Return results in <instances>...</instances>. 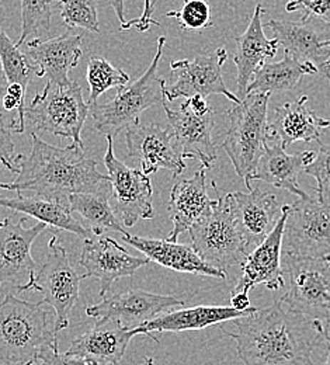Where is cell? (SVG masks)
Here are the masks:
<instances>
[{
	"mask_svg": "<svg viewBox=\"0 0 330 365\" xmlns=\"http://www.w3.org/2000/svg\"><path fill=\"white\" fill-rule=\"evenodd\" d=\"M289 205H283V214L273 230L242 262V275L232 292H249L257 285L277 292L285 287L283 272V237Z\"/></svg>",
	"mask_w": 330,
	"mask_h": 365,
	"instance_id": "cell-15",
	"label": "cell"
},
{
	"mask_svg": "<svg viewBox=\"0 0 330 365\" xmlns=\"http://www.w3.org/2000/svg\"><path fill=\"white\" fill-rule=\"evenodd\" d=\"M257 308H252L246 312L236 311L232 307H194V308H183L177 311H167L160 314L141 326L133 329L134 336L145 334L158 341L153 336L155 333H179L186 330H201L214 324H220L224 322H232L256 312Z\"/></svg>",
	"mask_w": 330,
	"mask_h": 365,
	"instance_id": "cell-27",
	"label": "cell"
},
{
	"mask_svg": "<svg viewBox=\"0 0 330 365\" xmlns=\"http://www.w3.org/2000/svg\"><path fill=\"white\" fill-rule=\"evenodd\" d=\"M308 96H301L295 101L285 103L274 110V117L267 121L266 138L287 149L297 140H319L322 131L330 127V120L316 115L306 106Z\"/></svg>",
	"mask_w": 330,
	"mask_h": 365,
	"instance_id": "cell-22",
	"label": "cell"
},
{
	"mask_svg": "<svg viewBox=\"0 0 330 365\" xmlns=\"http://www.w3.org/2000/svg\"><path fill=\"white\" fill-rule=\"evenodd\" d=\"M133 337V330L115 320H97L92 329L73 339L66 354L85 357L98 365H120Z\"/></svg>",
	"mask_w": 330,
	"mask_h": 365,
	"instance_id": "cell-26",
	"label": "cell"
},
{
	"mask_svg": "<svg viewBox=\"0 0 330 365\" xmlns=\"http://www.w3.org/2000/svg\"><path fill=\"white\" fill-rule=\"evenodd\" d=\"M123 240L130 246L135 247L145 255L149 262L158 263L162 267L179 272V273L195 274L204 277H214L225 279L227 273L218 270L204 262L201 256L187 245H180L177 242L162 240V239H148L131 233L121 235Z\"/></svg>",
	"mask_w": 330,
	"mask_h": 365,
	"instance_id": "cell-24",
	"label": "cell"
},
{
	"mask_svg": "<svg viewBox=\"0 0 330 365\" xmlns=\"http://www.w3.org/2000/svg\"><path fill=\"white\" fill-rule=\"evenodd\" d=\"M33 364V363H29V364H26V365H31Z\"/></svg>",
	"mask_w": 330,
	"mask_h": 365,
	"instance_id": "cell-50",
	"label": "cell"
},
{
	"mask_svg": "<svg viewBox=\"0 0 330 365\" xmlns=\"http://www.w3.org/2000/svg\"><path fill=\"white\" fill-rule=\"evenodd\" d=\"M166 37L158 38L156 53L140 79L131 85L118 88L113 100L107 103H93L89 114L95 121L97 133L115 138L121 131L140 124L141 114L155 104L165 101L163 85L166 81L159 76V63L163 56Z\"/></svg>",
	"mask_w": 330,
	"mask_h": 365,
	"instance_id": "cell-4",
	"label": "cell"
},
{
	"mask_svg": "<svg viewBox=\"0 0 330 365\" xmlns=\"http://www.w3.org/2000/svg\"><path fill=\"white\" fill-rule=\"evenodd\" d=\"M231 197L237 227L250 252L276 227L283 207L273 192H266L260 187H254L249 192H231Z\"/></svg>",
	"mask_w": 330,
	"mask_h": 365,
	"instance_id": "cell-20",
	"label": "cell"
},
{
	"mask_svg": "<svg viewBox=\"0 0 330 365\" xmlns=\"http://www.w3.org/2000/svg\"><path fill=\"white\" fill-rule=\"evenodd\" d=\"M145 1V6H143V11H142L141 17L138 19H134V20H130L127 21L125 24L121 26V30H130L133 27H135L140 33H146L149 31L150 26H160V23H158L152 14L155 13V3L153 0H143Z\"/></svg>",
	"mask_w": 330,
	"mask_h": 365,
	"instance_id": "cell-41",
	"label": "cell"
},
{
	"mask_svg": "<svg viewBox=\"0 0 330 365\" xmlns=\"http://www.w3.org/2000/svg\"><path fill=\"white\" fill-rule=\"evenodd\" d=\"M264 7L256 4L252 20L243 34L236 37V51L234 62L236 65L237 79V97L244 98L247 88L254 78L256 72L269 61L273 59L279 51V40L267 38L263 31Z\"/></svg>",
	"mask_w": 330,
	"mask_h": 365,
	"instance_id": "cell-21",
	"label": "cell"
},
{
	"mask_svg": "<svg viewBox=\"0 0 330 365\" xmlns=\"http://www.w3.org/2000/svg\"><path fill=\"white\" fill-rule=\"evenodd\" d=\"M214 204L215 200L208 195L205 168L201 165L190 179L179 180L170 191L169 214L173 229L167 240L177 242L179 236L204 218Z\"/></svg>",
	"mask_w": 330,
	"mask_h": 365,
	"instance_id": "cell-25",
	"label": "cell"
},
{
	"mask_svg": "<svg viewBox=\"0 0 330 365\" xmlns=\"http://www.w3.org/2000/svg\"><path fill=\"white\" fill-rule=\"evenodd\" d=\"M270 93H247L228 111L230 127L222 148L236 175L250 191L257 162L263 153Z\"/></svg>",
	"mask_w": 330,
	"mask_h": 365,
	"instance_id": "cell-5",
	"label": "cell"
},
{
	"mask_svg": "<svg viewBox=\"0 0 330 365\" xmlns=\"http://www.w3.org/2000/svg\"><path fill=\"white\" fill-rule=\"evenodd\" d=\"M0 62L7 85L17 83L27 91L33 76H36L34 68L29 62L24 52L16 46L6 31L0 27Z\"/></svg>",
	"mask_w": 330,
	"mask_h": 365,
	"instance_id": "cell-33",
	"label": "cell"
},
{
	"mask_svg": "<svg viewBox=\"0 0 330 365\" xmlns=\"http://www.w3.org/2000/svg\"><path fill=\"white\" fill-rule=\"evenodd\" d=\"M285 10L288 13L302 11V23L318 19L330 27V0H288Z\"/></svg>",
	"mask_w": 330,
	"mask_h": 365,
	"instance_id": "cell-38",
	"label": "cell"
},
{
	"mask_svg": "<svg viewBox=\"0 0 330 365\" xmlns=\"http://www.w3.org/2000/svg\"><path fill=\"white\" fill-rule=\"evenodd\" d=\"M21 3V34L16 43L19 48L31 40H43L51 30L53 9L59 0H20Z\"/></svg>",
	"mask_w": 330,
	"mask_h": 365,
	"instance_id": "cell-32",
	"label": "cell"
},
{
	"mask_svg": "<svg viewBox=\"0 0 330 365\" xmlns=\"http://www.w3.org/2000/svg\"><path fill=\"white\" fill-rule=\"evenodd\" d=\"M0 188L7 190V191H14V190H13V184H7V182H0Z\"/></svg>",
	"mask_w": 330,
	"mask_h": 365,
	"instance_id": "cell-46",
	"label": "cell"
},
{
	"mask_svg": "<svg viewBox=\"0 0 330 365\" xmlns=\"http://www.w3.org/2000/svg\"><path fill=\"white\" fill-rule=\"evenodd\" d=\"M194 250L204 262L227 273L240 266L249 255L244 237L237 227L231 192L215 200L211 211L189 229Z\"/></svg>",
	"mask_w": 330,
	"mask_h": 365,
	"instance_id": "cell-6",
	"label": "cell"
},
{
	"mask_svg": "<svg viewBox=\"0 0 330 365\" xmlns=\"http://www.w3.org/2000/svg\"><path fill=\"white\" fill-rule=\"evenodd\" d=\"M33 148L29 155H17V179L13 190L33 191L34 195L68 202L76 192H95L108 187V175L97 170V162L89 158L85 148L72 143L66 148L49 145L37 134H31Z\"/></svg>",
	"mask_w": 330,
	"mask_h": 365,
	"instance_id": "cell-2",
	"label": "cell"
},
{
	"mask_svg": "<svg viewBox=\"0 0 330 365\" xmlns=\"http://www.w3.org/2000/svg\"><path fill=\"white\" fill-rule=\"evenodd\" d=\"M78 262L86 270L85 278L93 277L100 281V297L103 298L110 292L114 281L131 277L150 263L146 257L130 255L127 249L108 236L85 239Z\"/></svg>",
	"mask_w": 330,
	"mask_h": 365,
	"instance_id": "cell-16",
	"label": "cell"
},
{
	"mask_svg": "<svg viewBox=\"0 0 330 365\" xmlns=\"http://www.w3.org/2000/svg\"><path fill=\"white\" fill-rule=\"evenodd\" d=\"M41 365H98L95 361L79 357V356H69V354H61L58 349H51L44 351L38 360Z\"/></svg>",
	"mask_w": 330,
	"mask_h": 365,
	"instance_id": "cell-40",
	"label": "cell"
},
{
	"mask_svg": "<svg viewBox=\"0 0 330 365\" xmlns=\"http://www.w3.org/2000/svg\"><path fill=\"white\" fill-rule=\"evenodd\" d=\"M318 69L311 62H301L284 52L279 62H266L252 79L247 93H284L292 91L305 75H315Z\"/></svg>",
	"mask_w": 330,
	"mask_h": 365,
	"instance_id": "cell-30",
	"label": "cell"
},
{
	"mask_svg": "<svg viewBox=\"0 0 330 365\" xmlns=\"http://www.w3.org/2000/svg\"><path fill=\"white\" fill-rule=\"evenodd\" d=\"M89 115V104L76 82L58 86L48 81L44 91L34 96L24 108V120L31 125V134L46 131L52 135L71 138L73 143L83 146L82 130Z\"/></svg>",
	"mask_w": 330,
	"mask_h": 365,
	"instance_id": "cell-7",
	"label": "cell"
},
{
	"mask_svg": "<svg viewBox=\"0 0 330 365\" xmlns=\"http://www.w3.org/2000/svg\"><path fill=\"white\" fill-rule=\"evenodd\" d=\"M228 59L225 48H218L212 53L200 55L192 59L175 61L170 65L176 82L163 85V96L166 101L192 96L208 97L212 94H222L231 101L239 103V97L227 88L222 79V66Z\"/></svg>",
	"mask_w": 330,
	"mask_h": 365,
	"instance_id": "cell-13",
	"label": "cell"
},
{
	"mask_svg": "<svg viewBox=\"0 0 330 365\" xmlns=\"http://www.w3.org/2000/svg\"><path fill=\"white\" fill-rule=\"evenodd\" d=\"M26 222V217L17 222L13 217H7L0 222V289L4 285L13 287L17 292L40 289L31 246L47 229V224L38 222L24 228Z\"/></svg>",
	"mask_w": 330,
	"mask_h": 365,
	"instance_id": "cell-11",
	"label": "cell"
},
{
	"mask_svg": "<svg viewBox=\"0 0 330 365\" xmlns=\"http://www.w3.org/2000/svg\"><path fill=\"white\" fill-rule=\"evenodd\" d=\"M114 138L107 137L104 165L113 185V210L124 227H134L140 220H152L153 187L148 175L128 168L114 155Z\"/></svg>",
	"mask_w": 330,
	"mask_h": 365,
	"instance_id": "cell-12",
	"label": "cell"
},
{
	"mask_svg": "<svg viewBox=\"0 0 330 365\" xmlns=\"http://www.w3.org/2000/svg\"><path fill=\"white\" fill-rule=\"evenodd\" d=\"M166 17L179 20L180 29L186 31H200L212 27L211 7L205 0H185L179 10L166 13Z\"/></svg>",
	"mask_w": 330,
	"mask_h": 365,
	"instance_id": "cell-36",
	"label": "cell"
},
{
	"mask_svg": "<svg viewBox=\"0 0 330 365\" xmlns=\"http://www.w3.org/2000/svg\"><path fill=\"white\" fill-rule=\"evenodd\" d=\"M325 44H326L328 46H330V38L329 40H326V41H325Z\"/></svg>",
	"mask_w": 330,
	"mask_h": 365,
	"instance_id": "cell-48",
	"label": "cell"
},
{
	"mask_svg": "<svg viewBox=\"0 0 330 365\" xmlns=\"http://www.w3.org/2000/svg\"><path fill=\"white\" fill-rule=\"evenodd\" d=\"M86 79L91 88L88 104H93L97 98L113 88H121L128 85L130 75L124 71L113 66L107 59L100 56H92L88 61Z\"/></svg>",
	"mask_w": 330,
	"mask_h": 365,
	"instance_id": "cell-34",
	"label": "cell"
},
{
	"mask_svg": "<svg viewBox=\"0 0 330 365\" xmlns=\"http://www.w3.org/2000/svg\"><path fill=\"white\" fill-rule=\"evenodd\" d=\"M318 329H319V331H321V334H322V337H324V341H325V344H326V360H325V363L324 365H330V333L329 329H328V326L326 324H324V323H318Z\"/></svg>",
	"mask_w": 330,
	"mask_h": 365,
	"instance_id": "cell-44",
	"label": "cell"
},
{
	"mask_svg": "<svg viewBox=\"0 0 330 365\" xmlns=\"http://www.w3.org/2000/svg\"><path fill=\"white\" fill-rule=\"evenodd\" d=\"M231 307L240 312H246L253 308V307H250V298H249L247 292H232Z\"/></svg>",
	"mask_w": 330,
	"mask_h": 365,
	"instance_id": "cell-42",
	"label": "cell"
},
{
	"mask_svg": "<svg viewBox=\"0 0 330 365\" xmlns=\"http://www.w3.org/2000/svg\"><path fill=\"white\" fill-rule=\"evenodd\" d=\"M235 331L221 330L237 344L244 365H315L312 353L324 341L319 322L306 319L283 301L232 320Z\"/></svg>",
	"mask_w": 330,
	"mask_h": 365,
	"instance_id": "cell-1",
	"label": "cell"
},
{
	"mask_svg": "<svg viewBox=\"0 0 330 365\" xmlns=\"http://www.w3.org/2000/svg\"><path fill=\"white\" fill-rule=\"evenodd\" d=\"M31 365H41L40 364V363H38V361H34V363H33V364Z\"/></svg>",
	"mask_w": 330,
	"mask_h": 365,
	"instance_id": "cell-49",
	"label": "cell"
},
{
	"mask_svg": "<svg viewBox=\"0 0 330 365\" xmlns=\"http://www.w3.org/2000/svg\"><path fill=\"white\" fill-rule=\"evenodd\" d=\"M288 288L282 301L306 319L330 324V259L284 255Z\"/></svg>",
	"mask_w": 330,
	"mask_h": 365,
	"instance_id": "cell-8",
	"label": "cell"
},
{
	"mask_svg": "<svg viewBox=\"0 0 330 365\" xmlns=\"http://www.w3.org/2000/svg\"><path fill=\"white\" fill-rule=\"evenodd\" d=\"M315 152L304 150L298 153H287L279 143L266 138L263 153L257 162L252 180L267 182L276 188L285 190L299 198L306 192L299 187V175L314 160Z\"/></svg>",
	"mask_w": 330,
	"mask_h": 365,
	"instance_id": "cell-28",
	"label": "cell"
},
{
	"mask_svg": "<svg viewBox=\"0 0 330 365\" xmlns=\"http://www.w3.org/2000/svg\"><path fill=\"white\" fill-rule=\"evenodd\" d=\"M284 255L330 259V191L306 194L288 208Z\"/></svg>",
	"mask_w": 330,
	"mask_h": 365,
	"instance_id": "cell-9",
	"label": "cell"
},
{
	"mask_svg": "<svg viewBox=\"0 0 330 365\" xmlns=\"http://www.w3.org/2000/svg\"><path fill=\"white\" fill-rule=\"evenodd\" d=\"M97 1L98 0H59L63 24L69 30L82 29L91 33H98Z\"/></svg>",
	"mask_w": 330,
	"mask_h": 365,
	"instance_id": "cell-35",
	"label": "cell"
},
{
	"mask_svg": "<svg viewBox=\"0 0 330 365\" xmlns=\"http://www.w3.org/2000/svg\"><path fill=\"white\" fill-rule=\"evenodd\" d=\"M266 27L273 31L284 52L301 62L314 63L318 72L330 82V46L325 44L329 38L319 33L311 20L306 23L270 20Z\"/></svg>",
	"mask_w": 330,
	"mask_h": 365,
	"instance_id": "cell-23",
	"label": "cell"
},
{
	"mask_svg": "<svg viewBox=\"0 0 330 365\" xmlns=\"http://www.w3.org/2000/svg\"><path fill=\"white\" fill-rule=\"evenodd\" d=\"M3 88H0V162L1 165L11 173H19V166L16 163V155H14V142L13 134H16V128L19 124V118L13 117L10 111H6L1 103Z\"/></svg>",
	"mask_w": 330,
	"mask_h": 365,
	"instance_id": "cell-37",
	"label": "cell"
},
{
	"mask_svg": "<svg viewBox=\"0 0 330 365\" xmlns=\"http://www.w3.org/2000/svg\"><path fill=\"white\" fill-rule=\"evenodd\" d=\"M51 349H58V339L49 329L44 301L29 302L6 294L0 302V365L34 363Z\"/></svg>",
	"mask_w": 330,
	"mask_h": 365,
	"instance_id": "cell-3",
	"label": "cell"
},
{
	"mask_svg": "<svg viewBox=\"0 0 330 365\" xmlns=\"http://www.w3.org/2000/svg\"><path fill=\"white\" fill-rule=\"evenodd\" d=\"M141 365H155L153 363V359H150V357H146L145 360H143V363Z\"/></svg>",
	"mask_w": 330,
	"mask_h": 365,
	"instance_id": "cell-47",
	"label": "cell"
},
{
	"mask_svg": "<svg viewBox=\"0 0 330 365\" xmlns=\"http://www.w3.org/2000/svg\"><path fill=\"white\" fill-rule=\"evenodd\" d=\"M186 101H187L190 108H191L194 113H197V114H204L205 111L210 110V106H208L205 97H202V96H200V94L190 97Z\"/></svg>",
	"mask_w": 330,
	"mask_h": 365,
	"instance_id": "cell-43",
	"label": "cell"
},
{
	"mask_svg": "<svg viewBox=\"0 0 330 365\" xmlns=\"http://www.w3.org/2000/svg\"><path fill=\"white\" fill-rule=\"evenodd\" d=\"M125 143L128 158L141 162L145 175H152L163 169L179 176L186 170V163L176 148L170 127L162 128L158 124H135L127 128Z\"/></svg>",
	"mask_w": 330,
	"mask_h": 365,
	"instance_id": "cell-18",
	"label": "cell"
},
{
	"mask_svg": "<svg viewBox=\"0 0 330 365\" xmlns=\"http://www.w3.org/2000/svg\"><path fill=\"white\" fill-rule=\"evenodd\" d=\"M82 34L66 31L49 40H31L26 43L24 55L34 68L37 78L47 76L48 81L63 88L72 81L69 72L73 71L83 55Z\"/></svg>",
	"mask_w": 330,
	"mask_h": 365,
	"instance_id": "cell-19",
	"label": "cell"
},
{
	"mask_svg": "<svg viewBox=\"0 0 330 365\" xmlns=\"http://www.w3.org/2000/svg\"><path fill=\"white\" fill-rule=\"evenodd\" d=\"M304 172L312 176L316 182V192L330 191V145H322L314 160L304 169Z\"/></svg>",
	"mask_w": 330,
	"mask_h": 365,
	"instance_id": "cell-39",
	"label": "cell"
},
{
	"mask_svg": "<svg viewBox=\"0 0 330 365\" xmlns=\"http://www.w3.org/2000/svg\"><path fill=\"white\" fill-rule=\"evenodd\" d=\"M175 143L183 159H198L205 169H211L218 158L212 140L215 113L210 107L204 114L194 113L187 104L182 103L179 110H172L166 100L162 103Z\"/></svg>",
	"mask_w": 330,
	"mask_h": 365,
	"instance_id": "cell-17",
	"label": "cell"
},
{
	"mask_svg": "<svg viewBox=\"0 0 330 365\" xmlns=\"http://www.w3.org/2000/svg\"><path fill=\"white\" fill-rule=\"evenodd\" d=\"M0 207L11 210L14 212L27 214L49 227L72 232L81 237H92V232L75 220L68 202L48 200L38 195L24 197L20 194L16 198L0 197Z\"/></svg>",
	"mask_w": 330,
	"mask_h": 365,
	"instance_id": "cell-29",
	"label": "cell"
},
{
	"mask_svg": "<svg viewBox=\"0 0 330 365\" xmlns=\"http://www.w3.org/2000/svg\"><path fill=\"white\" fill-rule=\"evenodd\" d=\"M111 197L113 185L110 184L95 192H76L69 195L68 205L72 214L76 212L85 220L92 235L103 236L105 230H115L124 235L127 230L111 208Z\"/></svg>",
	"mask_w": 330,
	"mask_h": 365,
	"instance_id": "cell-31",
	"label": "cell"
},
{
	"mask_svg": "<svg viewBox=\"0 0 330 365\" xmlns=\"http://www.w3.org/2000/svg\"><path fill=\"white\" fill-rule=\"evenodd\" d=\"M108 1H110V4L113 6V9H114V11H115V14H117V17H118V20H120L121 26H123V24H125V23H127V20H125V7H124V0H108Z\"/></svg>",
	"mask_w": 330,
	"mask_h": 365,
	"instance_id": "cell-45",
	"label": "cell"
},
{
	"mask_svg": "<svg viewBox=\"0 0 330 365\" xmlns=\"http://www.w3.org/2000/svg\"><path fill=\"white\" fill-rule=\"evenodd\" d=\"M82 279L86 278L73 269L59 233L52 232L46 260L37 273L36 281L40 288L38 291L44 295V304L51 305L55 312V333L69 326L71 314L79 298Z\"/></svg>",
	"mask_w": 330,
	"mask_h": 365,
	"instance_id": "cell-10",
	"label": "cell"
},
{
	"mask_svg": "<svg viewBox=\"0 0 330 365\" xmlns=\"http://www.w3.org/2000/svg\"><path fill=\"white\" fill-rule=\"evenodd\" d=\"M185 305V301L170 295H159L143 289H128L104 297L100 304L86 308V315L97 320H115L133 330L143 323L175 308Z\"/></svg>",
	"mask_w": 330,
	"mask_h": 365,
	"instance_id": "cell-14",
	"label": "cell"
}]
</instances>
